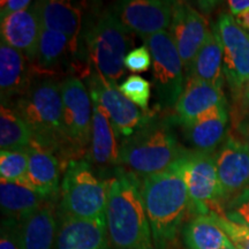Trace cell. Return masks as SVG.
<instances>
[{"label":"cell","mask_w":249,"mask_h":249,"mask_svg":"<svg viewBox=\"0 0 249 249\" xmlns=\"http://www.w3.org/2000/svg\"><path fill=\"white\" fill-rule=\"evenodd\" d=\"M0 249H22L20 223L2 218L0 229Z\"/></svg>","instance_id":"836d02e7"},{"label":"cell","mask_w":249,"mask_h":249,"mask_svg":"<svg viewBox=\"0 0 249 249\" xmlns=\"http://www.w3.org/2000/svg\"><path fill=\"white\" fill-rule=\"evenodd\" d=\"M235 249H249V229L230 222L222 214L213 213Z\"/></svg>","instance_id":"1f68e13d"},{"label":"cell","mask_w":249,"mask_h":249,"mask_svg":"<svg viewBox=\"0 0 249 249\" xmlns=\"http://www.w3.org/2000/svg\"><path fill=\"white\" fill-rule=\"evenodd\" d=\"M151 65V53L145 45L133 49L124 58V68L129 71H133V73L147 71Z\"/></svg>","instance_id":"d6a6232c"},{"label":"cell","mask_w":249,"mask_h":249,"mask_svg":"<svg viewBox=\"0 0 249 249\" xmlns=\"http://www.w3.org/2000/svg\"><path fill=\"white\" fill-rule=\"evenodd\" d=\"M173 5L166 0H129L118 2L114 12L130 33L144 39L170 28Z\"/></svg>","instance_id":"5bb4252c"},{"label":"cell","mask_w":249,"mask_h":249,"mask_svg":"<svg viewBox=\"0 0 249 249\" xmlns=\"http://www.w3.org/2000/svg\"><path fill=\"white\" fill-rule=\"evenodd\" d=\"M156 249H170L191 207L188 189L173 167L144 177L141 185Z\"/></svg>","instance_id":"7a4b0ae2"},{"label":"cell","mask_w":249,"mask_h":249,"mask_svg":"<svg viewBox=\"0 0 249 249\" xmlns=\"http://www.w3.org/2000/svg\"><path fill=\"white\" fill-rule=\"evenodd\" d=\"M186 73L187 79H196L223 86V46L216 24L211 28L204 45L196 54Z\"/></svg>","instance_id":"484cf974"},{"label":"cell","mask_w":249,"mask_h":249,"mask_svg":"<svg viewBox=\"0 0 249 249\" xmlns=\"http://www.w3.org/2000/svg\"><path fill=\"white\" fill-rule=\"evenodd\" d=\"M238 132L240 134L244 141L249 149V112L244 114L241 120L238 124Z\"/></svg>","instance_id":"8d00e7d4"},{"label":"cell","mask_w":249,"mask_h":249,"mask_svg":"<svg viewBox=\"0 0 249 249\" xmlns=\"http://www.w3.org/2000/svg\"><path fill=\"white\" fill-rule=\"evenodd\" d=\"M227 4H229L230 14L232 17H236L249 9V0H230Z\"/></svg>","instance_id":"d590c367"},{"label":"cell","mask_w":249,"mask_h":249,"mask_svg":"<svg viewBox=\"0 0 249 249\" xmlns=\"http://www.w3.org/2000/svg\"><path fill=\"white\" fill-rule=\"evenodd\" d=\"M220 105H227L223 86L196 79H187L181 96L174 107V117L177 123L185 124L210 108Z\"/></svg>","instance_id":"ffe728a7"},{"label":"cell","mask_w":249,"mask_h":249,"mask_svg":"<svg viewBox=\"0 0 249 249\" xmlns=\"http://www.w3.org/2000/svg\"><path fill=\"white\" fill-rule=\"evenodd\" d=\"M57 232L53 201H48L20 224L22 249H52Z\"/></svg>","instance_id":"603a6c76"},{"label":"cell","mask_w":249,"mask_h":249,"mask_svg":"<svg viewBox=\"0 0 249 249\" xmlns=\"http://www.w3.org/2000/svg\"><path fill=\"white\" fill-rule=\"evenodd\" d=\"M88 87L91 101L107 111L119 135L129 138L136 130L154 118L152 112L143 111L123 95L119 87L92 71L88 76Z\"/></svg>","instance_id":"9c48e42d"},{"label":"cell","mask_w":249,"mask_h":249,"mask_svg":"<svg viewBox=\"0 0 249 249\" xmlns=\"http://www.w3.org/2000/svg\"><path fill=\"white\" fill-rule=\"evenodd\" d=\"M48 201L51 200L39 195L24 183L0 179V205L6 219L21 224Z\"/></svg>","instance_id":"cb8c5ba5"},{"label":"cell","mask_w":249,"mask_h":249,"mask_svg":"<svg viewBox=\"0 0 249 249\" xmlns=\"http://www.w3.org/2000/svg\"><path fill=\"white\" fill-rule=\"evenodd\" d=\"M214 158L223 207L224 203L249 187V149L241 139L230 135Z\"/></svg>","instance_id":"4fadbf2b"},{"label":"cell","mask_w":249,"mask_h":249,"mask_svg":"<svg viewBox=\"0 0 249 249\" xmlns=\"http://www.w3.org/2000/svg\"><path fill=\"white\" fill-rule=\"evenodd\" d=\"M108 181L98 178L91 163L71 160L60 185V217L107 219Z\"/></svg>","instance_id":"5b68a950"},{"label":"cell","mask_w":249,"mask_h":249,"mask_svg":"<svg viewBox=\"0 0 249 249\" xmlns=\"http://www.w3.org/2000/svg\"><path fill=\"white\" fill-rule=\"evenodd\" d=\"M172 167L182 177L191 205L197 214L220 213V188L213 154L185 149Z\"/></svg>","instance_id":"52a82bcc"},{"label":"cell","mask_w":249,"mask_h":249,"mask_svg":"<svg viewBox=\"0 0 249 249\" xmlns=\"http://www.w3.org/2000/svg\"><path fill=\"white\" fill-rule=\"evenodd\" d=\"M42 28L79 38L82 26V12L79 6L62 0H43L35 2Z\"/></svg>","instance_id":"d4e9b609"},{"label":"cell","mask_w":249,"mask_h":249,"mask_svg":"<svg viewBox=\"0 0 249 249\" xmlns=\"http://www.w3.org/2000/svg\"><path fill=\"white\" fill-rule=\"evenodd\" d=\"M92 128L89 147V163L111 166L118 165L119 149L116 129L107 113L97 103L92 102Z\"/></svg>","instance_id":"7402d4cb"},{"label":"cell","mask_w":249,"mask_h":249,"mask_svg":"<svg viewBox=\"0 0 249 249\" xmlns=\"http://www.w3.org/2000/svg\"><path fill=\"white\" fill-rule=\"evenodd\" d=\"M183 150L170 121L151 118L121 143L118 165L144 178L171 169Z\"/></svg>","instance_id":"3957f363"},{"label":"cell","mask_w":249,"mask_h":249,"mask_svg":"<svg viewBox=\"0 0 249 249\" xmlns=\"http://www.w3.org/2000/svg\"><path fill=\"white\" fill-rule=\"evenodd\" d=\"M229 111L227 105L210 108L196 119L181 124L187 141L194 150L213 154L226 140Z\"/></svg>","instance_id":"ac0fdd59"},{"label":"cell","mask_w":249,"mask_h":249,"mask_svg":"<svg viewBox=\"0 0 249 249\" xmlns=\"http://www.w3.org/2000/svg\"><path fill=\"white\" fill-rule=\"evenodd\" d=\"M55 249H112L107 219L86 220L61 217Z\"/></svg>","instance_id":"e0dca14e"},{"label":"cell","mask_w":249,"mask_h":249,"mask_svg":"<svg viewBox=\"0 0 249 249\" xmlns=\"http://www.w3.org/2000/svg\"><path fill=\"white\" fill-rule=\"evenodd\" d=\"M42 30L37 8L35 4H33L24 11L18 12L1 20V43L22 52L28 60L34 62L38 52Z\"/></svg>","instance_id":"2e32d148"},{"label":"cell","mask_w":249,"mask_h":249,"mask_svg":"<svg viewBox=\"0 0 249 249\" xmlns=\"http://www.w3.org/2000/svg\"><path fill=\"white\" fill-rule=\"evenodd\" d=\"M34 140L30 127L13 107L1 103L0 147L1 150L28 148Z\"/></svg>","instance_id":"83f0119b"},{"label":"cell","mask_w":249,"mask_h":249,"mask_svg":"<svg viewBox=\"0 0 249 249\" xmlns=\"http://www.w3.org/2000/svg\"><path fill=\"white\" fill-rule=\"evenodd\" d=\"M170 30L187 71L209 36V24L193 6L183 1H174Z\"/></svg>","instance_id":"9a60e30c"},{"label":"cell","mask_w":249,"mask_h":249,"mask_svg":"<svg viewBox=\"0 0 249 249\" xmlns=\"http://www.w3.org/2000/svg\"><path fill=\"white\" fill-rule=\"evenodd\" d=\"M28 148L9 149L0 152V177L9 182H21L28 171Z\"/></svg>","instance_id":"f1b7e54d"},{"label":"cell","mask_w":249,"mask_h":249,"mask_svg":"<svg viewBox=\"0 0 249 249\" xmlns=\"http://www.w3.org/2000/svg\"><path fill=\"white\" fill-rule=\"evenodd\" d=\"M129 33L110 8L99 12L86 31L89 62L93 70L113 83L124 74V58L132 42Z\"/></svg>","instance_id":"8992f818"},{"label":"cell","mask_w":249,"mask_h":249,"mask_svg":"<svg viewBox=\"0 0 249 249\" xmlns=\"http://www.w3.org/2000/svg\"><path fill=\"white\" fill-rule=\"evenodd\" d=\"M119 90L143 111H149L151 95L150 82L139 75H130L119 86Z\"/></svg>","instance_id":"f546056e"},{"label":"cell","mask_w":249,"mask_h":249,"mask_svg":"<svg viewBox=\"0 0 249 249\" xmlns=\"http://www.w3.org/2000/svg\"><path fill=\"white\" fill-rule=\"evenodd\" d=\"M107 225L114 249H156L141 183L136 174L124 169L108 180Z\"/></svg>","instance_id":"6da1fadb"},{"label":"cell","mask_w":249,"mask_h":249,"mask_svg":"<svg viewBox=\"0 0 249 249\" xmlns=\"http://www.w3.org/2000/svg\"><path fill=\"white\" fill-rule=\"evenodd\" d=\"M187 249H223L234 247L213 213L197 214L182 230Z\"/></svg>","instance_id":"4316f807"},{"label":"cell","mask_w":249,"mask_h":249,"mask_svg":"<svg viewBox=\"0 0 249 249\" xmlns=\"http://www.w3.org/2000/svg\"><path fill=\"white\" fill-rule=\"evenodd\" d=\"M230 222L249 229V187L223 204L220 213Z\"/></svg>","instance_id":"4dcf8cb0"},{"label":"cell","mask_w":249,"mask_h":249,"mask_svg":"<svg viewBox=\"0 0 249 249\" xmlns=\"http://www.w3.org/2000/svg\"><path fill=\"white\" fill-rule=\"evenodd\" d=\"M31 62L22 52L5 43L0 44V92L1 103L8 104L14 97L20 98L31 83Z\"/></svg>","instance_id":"44dd1931"},{"label":"cell","mask_w":249,"mask_h":249,"mask_svg":"<svg viewBox=\"0 0 249 249\" xmlns=\"http://www.w3.org/2000/svg\"><path fill=\"white\" fill-rule=\"evenodd\" d=\"M12 104L30 127L33 143L53 152L68 145L62 126L60 85L52 77L31 81L27 92Z\"/></svg>","instance_id":"277c9868"},{"label":"cell","mask_w":249,"mask_h":249,"mask_svg":"<svg viewBox=\"0 0 249 249\" xmlns=\"http://www.w3.org/2000/svg\"><path fill=\"white\" fill-rule=\"evenodd\" d=\"M143 40L151 53L154 87L158 107L161 108L176 107L185 88V67L173 37L169 31L163 30Z\"/></svg>","instance_id":"ba28073f"},{"label":"cell","mask_w":249,"mask_h":249,"mask_svg":"<svg viewBox=\"0 0 249 249\" xmlns=\"http://www.w3.org/2000/svg\"><path fill=\"white\" fill-rule=\"evenodd\" d=\"M214 24L223 46L224 77L234 98H239L249 80V33L230 13L220 14Z\"/></svg>","instance_id":"30bf717a"},{"label":"cell","mask_w":249,"mask_h":249,"mask_svg":"<svg viewBox=\"0 0 249 249\" xmlns=\"http://www.w3.org/2000/svg\"><path fill=\"white\" fill-rule=\"evenodd\" d=\"M29 6H31L30 0H6V1H1V6H0V18L4 20V18L9 17V15L24 11Z\"/></svg>","instance_id":"e575fe53"},{"label":"cell","mask_w":249,"mask_h":249,"mask_svg":"<svg viewBox=\"0 0 249 249\" xmlns=\"http://www.w3.org/2000/svg\"><path fill=\"white\" fill-rule=\"evenodd\" d=\"M62 126L70 147L80 150L90 143L92 128V101L80 79L68 76L60 83Z\"/></svg>","instance_id":"8fae6325"},{"label":"cell","mask_w":249,"mask_h":249,"mask_svg":"<svg viewBox=\"0 0 249 249\" xmlns=\"http://www.w3.org/2000/svg\"><path fill=\"white\" fill-rule=\"evenodd\" d=\"M28 171L21 183L44 196L48 200L54 201L59 192V176L60 164L53 151L40 147L31 142L28 147Z\"/></svg>","instance_id":"d6986e66"},{"label":"cell","mask_w":249,"mask_h":249,"mask_svg":"<svg viewBox=\"0 0 249 249\" xmlns=\"http://www.w3.org/2000/svg\"><path fill=\"white\" fill-rule=\"evenodd\" d=\"M223 249H235V247H229V248H223Z\"/></svg>","instance_id":"f35d334b"},{"label":"cell","mask_w":249,"mask_h":249,"mask_svg":"<svg viewBox=\"0 0 249 249\" xmlns=\"http://www.w3.org/2000/svg\"><path fill=\"white\" fill-rule=\"evenodd\" d=\"M80 39L51 30H42L38 52L31 62L39 76L52 77L64 73H76L83 70L80 60Z\"/></svg>","instance_id":"7c38bea8"},{"label":"cell","mask_w":249,"mask_h":249,"mask_svg":"<svg viewBox=\"0 0 249 249\" xmlns=\"http://www.w3.org/2000/svg\"><path fill=\"white\" fill-rule=\"evenodd\" d=\"M242 99H244V107H246V110H248L249 112V80L247 82V85L245 87L244 93H242Z\"/></svg>","instance_id":"74e56055"}]
</instances>
